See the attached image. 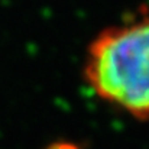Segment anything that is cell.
I'll return each mask as SVG.
<instances>
[{"label":"cell","instance_id":"obj_1","mask_svg":"<svg viewBox=\"0 0 149 149\" xmlns=\"http://www.w3.org/2000/svg\"><path fill=\"white\" fill-rule=\"evenodd\" d=\"M86 80L103 100L149 116V19L107 29L91 44Z\"/></svg>","mask_w":149,"mask_h":149}]
</instances>
